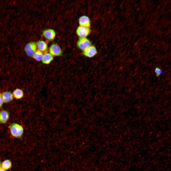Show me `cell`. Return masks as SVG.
<instances>
[{
  "mask_svg": "<svg viewBox=\"0 0 171 171\" xmlns=\"http://www.w3.org/2000/svg\"><path fill=\"white\" fill-rule=\"evenodd\" d=\"M10 130L11 135L16 138H21L23 133L24 129L23 127L15 123H13L10 124Z\"/></svg>",
  "mask_w": 171,
  "mask_h": 171,
  "instance_id": "cell-1",
  "label": "cell"
},
{
  "mask_svg": "<svg viewBox=\"0 0 171 171\" xmlns=\"http://www.w3.org/2000/svg\"><path fill=\"white\" fill-rule=\"evenodd\" d=\"M37 48V43L36 42H30L25 45L24 47V51L28 56L32 57L36 51Z\"/></svg>",
  "mask_w": 171,
  "mask_h": 171,
  "instance_id": "cell-2",
  "label": "cell"
},
{
  "mask_svg": "<svg viewBox=\"0 0 171 171\" xmlns=\"http://www.w3.org/2000/svg\"><path fill=\"white\" fill-rule=\"evenodd\" d=\"M77 44L80 49L83 51L91 45V43L86 37L80 38L77 42Z\"/></svg>",
  "mask_w": 171,
  "mask_h": 171,
  "instance_id": "cell-3",
  "label": "cell"
},
{
  "mask_svg": "<svg viewBox=\"0 0 171 171\" xmlns=\"http://www.w3.org/2000/svg\"><path fill=\"white\" fill-rule=\"evenodd\" d=\"M97 53L95 47L93 46L90 45L83 51V54L87 57L91 58L95 56Z\"/></svg>",
  "mask_w": 171,
  "mask_h": 171,
  "instance_id": "cell-4",
  "label": "cell"
},
{
  "mask_svg": "<svg viewBox=\"0 0 171 171\" xmlns=\"http://www.w3.org/2000/svg\"><path fill=\"white\" fill-rule=\"evenodd\" d=\"M90 32L89 28L80 26L77 28L76 33L80 38L86 37Z\"/></svg>",
  "mask_w": 171,
  "mask_h": 171,
  "instance_id": "cell-5",
  "label": "cell"
},
{
  "mask_svg": "<svg viewBox=\"0 0 171 171\" xmlns=\"http://www.w3.org/2000/svg\"><path fill=\"white\" fill-rule=\"evenodd\" d=\"M49 51L50 53L52 56H59L62 54V51L60 47L56 44H52L49 47Z\"/></svg>",
  "mask_w": 171,
  "mask_h": 171,
  "instance_id": "cell-6",
  "label": "cell"
},
{
  "mask_svg": "<svg viewBox=\"0 0 171 171\" xmlns=\"http://www.w3.org/2000/svg\"><path fill=\"white\" fill-rule=\"evenodd\" d=\"M43 34L45 38L50 40H54L56 36L55 31L51 29L45 30L43 32Z\"/></svg>",
  "mask_w": 171,
  "mask_h": 171,
  "instance_id": "cell-7",
  "label": "cell"
},
{
  "mask_svg": "<svg viewBox=\"0 0 171 171\" xmlns=\"http://www.w3.org/2000/svg\"><path fill=\"white\" fill-rule=\"evenodd\" d=\"M80 26L89 28L90 25V20L87 16L83 15L79 19Z\"/></svg>",
  "mask_w": 171,
  "mask_h": 171,
  "instance_id": "cell-8",
  "label": "cell"
},
{
  "mask_svg": "<svg viewBox=\"0 0 171 171\" xmlns=\"http://www.w3.org/2000/svg\"><path fill=\"white\" fill-rule=\"evenodd\" d=\"M1 95L3 102L5 103H9L13 99L12 93L10 91L4 92L2 93Z\"/></svg>",
  "mask_w": 171,
  "mask_h": 171,
  "instance_id": "cell-9",
  "label": "cell"
},
{
  "mask_svg": "<svg viewBox=\"0 0 171 171\" xmlns=\"http://www.w3.org/2000/svg\"><path fill=\"white\" fill-rule=\"evenodd\" d=\"M9 114L7 110H3L0 112V123L5 124L8 120Z\"/></svg>",
  "mask_w": 171,
  "mask_h": 171,
  "instance_id": "cell-10",
  "label": "cell"
},
{
  "mask_svg": "<svg viewBox=\"0 0 171 171\" xmlns=\"http://www.w3.org/2000/svg\"><path fill=\"white\" fill-rule=\"evenodd\" d=\"M53 56L49 53H46L43 55L41 60L42 63L48 64H49L53 60Z\"/></svg>",
  "mask_w": 171,
  "mask_h": 171,
  "instance_id": "cell-11",
  "label": "cell"
},
{
  "mask_svg": "<svg viewBox=\"0 0 171 171\" xmlns=\"http://www.w3.org/2000/svg\"><path fill=\"white\" fill-rule=\"evenodd\" d=\"M37 47L38 50L42 52H46L48 49V46L44 41L41 40L37 43Z\"/></svg>",
  "mask_w": 171,
  "mask_h": 171,
  "instance_id": "cell-12",
  "label": "cell"
},
{
  "mask_svg": "<svg viewBox=\"0 0 171 171\" xmlns=\"http://www.w3.org/2000/svg\"><path fill=\"white\" fill-rule=\"evenodd\" d=\"M12 94L14 97L17 99L22 98L24 95L23 91L19 88L16 89L14 91Z\"/></svg>",
  "mask_w": 171,
  "mask_h": 171,
  "instance_id": "cell-13",
  "label": "cell"
},
{
  "mask_svg": "<svg viewBox=\"0 0 171 171\" xmlns=\"http://www.w3.org/2000/svg\"><path fill=\"white\" fill-rule=\"evenodd\" d=\"M43 55L42 52L39 50H37L33 54L32 57L35 60L39 61L41 60Z\"/></svg>",
  "mask_w": 171,
  "mask_h": 171,
  "instance_id": "cell-14",
  "label": "cell"
},
{
  "mask_svg": "<svg viewBox=\"0 0 171 171\" xmlns=\"http://www.w3.org/2000/svg\"><path fill=\"white\" fill-rule=\"evenodd\" d=\"M11 162L9 160H6L3 161L2 163L1 167L5 170L10 169L12 166Z\"/></svg>",
  "mask_w": 171,
  "mask_h": 171,
  "instance_id": "cell-15",
  "label": "cell"
},
{
  "mask_svg": "<svg viewBox=\"0 0 171 171\" xmlns=\"http://www.w3.org/2000/svg\"><path fill=\"white\" fill-rule=\"evenodd\" d=\"M155 72L156 76L158 77L163 72V71L158 67H156L155 70Z\"/></svg>",
  "mask_w": 171,
  "mask_h": 171,
  "instance_id": "cell-16",
  "label": "cell"
},
{
  "mask_svg": "<svg viewBox=\"0 0 171 171\" xmlns=\"http://www.w3.org/2000/svg\"><path fill=\"white\" fill-rule=\"evenodd\" d=\"M3 101L2 97L1 94L0 93V108L2 106Z\"/></svg>",
  "mask_w": 171,
  "mask_h": 171,
  "instance_id": "cell-17",
  "label": "cell"
},
{
  "mask_svg": "<svg viewBox=\"0 0 171 171\" xmlns=\"http://www.w3.org/2000/svg\"><path fill=\"white\" fill-rule=\"evenodd\" d=\"M0 171H6L2 168L1 167H0Z\"/></svg>",
  "mask_w": 171,
  "mask_h": 171,
  "instance_id": "cell-18",
  "label": "cell"
},
{
  "mask_svg": "<svg viewBox=\"0 0 171 171\" xmlns=\"http://www.w3.org/2000/svg\"></svg>",
  "mask_w": 171,
  "mask_h": 171,
  "instance_id": "cell-19",
  "label": "cell"
}]
</instances>
